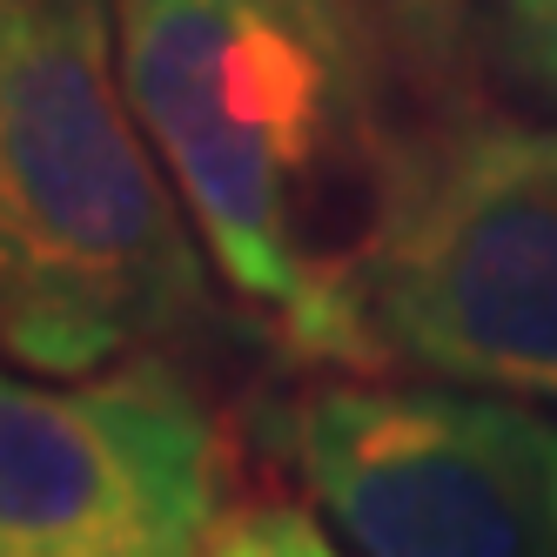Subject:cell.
<instances>
[{
	"mask_svg": "<svg viewBox=\"0 0 557 557\" xmlns=\"http://www.w3.org/2000/svg\"><path fill=\"white\" fill-rule=\"evenodd\" d=\"M215 275L309 370H383L370 275L430 114L336 0H108Z\"/></svg>",
	"mask_w": 557,
	"mask_h": 557,
	"instance_id": "1",
	"label": "cell"
},
{
	"mask_svg": "<svg viewBox=\"0 0 557 557\" xmlns=\"http://www.w3.org/2000/svg\"><path fill=\"white\" fill-rule=\"evenodd\" d=\"M209 315V269L108 0H0V343L88 376Z\"/></svg>",
	"mask_w": 557,
	"mask_h": 557,
	"instance_id": "2",
	"label": "cell"
},
{
	"mask_svg": "<svg viewBox=\"0 0 557 557\" xmlns=\"http://www.w3.org/2000/svg\"><path fill=\"white\" fill-rule=\"evenodd\" d=\"M383 363L557 404V122L430 114L370 275Z\"/></svg>",
	"mask_w": 557,
	"mask_h": 557,
	"instance_id": "3",
	"label": "cell"
},
{
	"mask_svg": "<svg viewBox=\"0 0 557 557\" xmlns=\"http://www.w3.org/2000/svg\"><path fill=\"white\" fill-rule=\"evenodd\" d=\"M269 436L356 557H557V417L524 396L330 376Z\"/></svg>",
	"mask_w": 557,
	"mask_h": 557,
	"instance_id": "4",
	"label": "cell"
},
{
	"mask_svg": "<svg viewBox=\"0 0 557 557\" xmlns=\"http://www.w3.org/2000/svg\"><path fill=\"white\" fill-rule=\"evenodd\" d=\"M222 504L228 444L175 363L88 383L0 363V557H209Z\"/></svg>",
	"mask_w": 557,
	"mask_h": 557,
	"instance_id": "5",
	"label": "cell"
},
{
	"mask_svg": "<svg viewBox=\"0 0 557 557\" xmlns=\"http://www.w3.org/2000/svg\"><path fill=\"white\" fill-rule=\"evenodd\" d=\"M423 114L484 101V8L476 0H336Z\"/></svg>",
	"mask_w": 557,
	"mask_h": 557,
	"instance_id": "6",
	"label": "cell"
},
{
	"mask_svg": "<svg viewBox=\"0 0 557 557\" xmlns=\"http://www.w3.org/2000/svg\"><path fill=\"white\" fill-rule=\"evenodd\" d=\"M484 48L544 114H557V0H484Z\"/></svg>",
	"mask_w": 557,
	"mask_h": 557,
	"instance_id": "7",
	"label": "cell"
},
{
	"mask_svg": "<svg viewBox=\"0 0 557 557\" xmlns=\"http://www.w3.org/2000/svg\"><path fill=\"white\" fill-rule=\"evenodd\" d=\"M209 557H349L330 524H315L296 504H249L222 517Z\"/></svg>",
	"mask_w": 557,
	"mask_h": 557,
	"instance_id": "8",
	"label": "cell"
}]
</instances>
